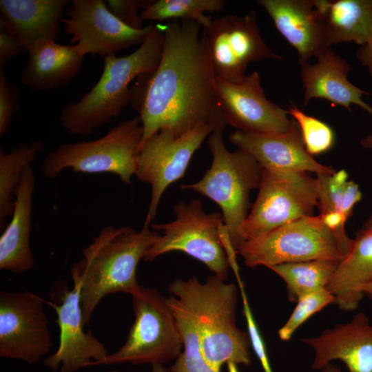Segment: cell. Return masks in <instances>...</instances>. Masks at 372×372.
<instances>
[{
	"label": "cell",
	"instance_id": "1",
	"mask_svg": "<svg viewBox=\"0 0 372 372\" xmlns=\"http://www.w3.org/2000/svg\"><path fill=\"white\" fill-rule=\"evenodd\" d=\"M132 94L138 112L143 144L162 129L180 136L197 125L223 132L225 122L208 45L198 22L175 19L165 25L161 57L156 70L145 74Z\"/></svg>",
	"mask_w": 372,
	"mask_h": 372
},
{
	"label": "cell",
	"instance_id": "2",
	"mask_svg": "<svg viewBox=\"0 0 372 372\" xmlns=\"http://www.w3.org/2000/svg\"><path fill=\"white\" fill-rule=\"evenodd\" d=\"M150 225L145 222L140 231L129 226H105L82 250V258L74 263L71 275L81 287L85 325L104 297L119 292L131 295L140 286L138 262L161 236Z\"/></svg>",
	"mask_w": 372,
	"mask_h": 372
},
{
	"label": "cell",
	"instance_id": "3",
	"mask_svg": "<svg viewBox=\"0 0 372 372\" xmlns=\"http://www.w3.org/2000/svg\"><path fill=\"white\" fill-rule=\"evenodd\" d=\"M225 281L213 275L204 282L197 277L177 278L168 286L169 292L194 316L203 355L218 372L230 362L245 366L251 363L249 334L236 324L238 289Z\"/></svg>",
	"mask_w": 372,
	"mask_h": 372
},
{
	"label": "cell",
	"instance_id": "4",
	"mask_svg": "<svg viewBox=\"0 0 372 372\" xmlns=\"http://www.w3.org/2000/svg\"><path fill=\"white\" fill-rule=\"evenodd\" d=\"M165 39V25H154L145 41L129 55L104 58L97 83L76 102L63 107L59 118L70 134L85 136L118 116L131 99L130 82L151 74L160 61Z\"/></svg>",
	"mask_w": 372,
	"mask_h": 372
},
{
	"label": "cell",
	"instance_id": "5",
	"mask_svg": "<svg viewBox=\"0 0 372 372\" xmlns=\"http://www.w3.org/2000/svg\"><path fill=\"white\" fill-rule=\"evenodd\" d=\"M222 134L214 131L209 137L212 163L202 178L180 188L196 192L220 207L229 243L236 253L242 243L239 229L251 208L249 194L259 188L263 168L243 150L229 151Z\"/></svg>",
	"mask_w": 372,
	"mask_h": 372
},
{
	"label": "cell",
	"instance_id": "6",
	"mask_svg": "<svg viewBox=\"0 0 372 372\" xmlns=\"http://www.w3.org/2000/svg\"><path fill=\"white\" fill-rule=\"evenodd\" d=\"M143 135L138 116L121 121L100 138L63 143L49 152L43 159L41 172L52 180L68 168L74 172L112 173L124 184L131 185Z\"/></svg>",
	"mask_w": 372,
	"mask_h": 372
},
{
	"label": "cell",
	"instance_id": "7",
	"mask_svg": "<svg viewBox=\"0 0 372 372\" xmlns=\"http://www.w3.org/2000/svg\"><path fill=\"white\" fill-rule=\"evenodd\" d=\"M131 296L134 320L126 341L98 365L163 364L176 360L183 343L167 298L156 289L141 285Z\"/></svg>",
	"mask_w": 372,
	"mask_h": 372
},
{
	"label": "cell",
	"instance_id": "8",
	"mask_svg": "<svg viewBox=\"0 0 372 372\" xmlns=\"http://www.w3.org/2000/svg\"><path fill=\"white\" fill-rule=\"evenodd\" d=\"M176 218L168 223H153L154 231H163L143 260H154L172 251H181L205 264L214 275L225 280L230 267L221 232L225 226L222 213L205 211L202 202L179 201L173 207Z\"/></svg>",
	"mask_w": 372,
	"mask_h": 372
},
{
	"label": "cell",
	"instance_id": "9",
	"mask_svg": "<svg viewBox=\"0 0 372 372\" xmlns=\"http://www.w3.org/2000/svg\"><path fill=\"white\" fill-rule=\"evenodd\" d=\"M318 202V180L311 173L263 169L257 198L239 229L241 242L314 216Z\"/></svg>",
	"mask_w": 372,
	"mask_h": 372
},
{
	"label": "cell",
	"instance_id": "10",
	"mask_svg": "<svg viewBox=\"0 0 372 372\" xmlns=\"http://www.w3.org/2000/svg\"><path fill=\"white\" fill-rule=\"evenodd\" d=\"M236 254L245 265H274L313 260L344 258L333 232L320 216L300 218L242 242Z\"/></svg>",
	"mask_w": 372,
	"mask_h": 372
},
{
	"label": "cell",
	"instance_id": "11",
	"mask_svg": "<svg viewBox=\"0 0 372 372\" xmlns=\"http://www.w3.org/2000/svg\"><path fill=\"white\" fill-rule=\"evenodd\" d=\"M216 79L238 83L247 75L249 64L281 60L262 38L254 10L244 16L226 14L203 28Z\"/></svg>",
	"mask_w": 372,
	"mask_h": 372
},
{
	"label": "cell",
	"instance_id": "12",
	"mask_svg": "<svg viewBox=\"0 0 372 372\" xmlns=\"http://www.w3.org/2000/svg\"><path fill=\"white\" fill-rule=\"evenodd\" d=\"M214 131L211 125L202 123L180 136L162 129L141 146L135 176L151 187V197L145 222L155 218L161 198L166 189L181 178L195 152Z\"/></svg>",
	"mask_w": 372,
	"mask_h": 372
},
{
	"label": "cell",
	"instance_id": "13",
	"mask_svg": "<svg viewBox=\"0 0 372 372\" xmlns=\"http://www.w3.org/2000/svg\"><path fill=\"white\" fill-rule=\"evenodd\" d=\"M43 300L27 291L0 292V357L37 362L52 346Z\"/></svg>",
	"mask_w": 372,
	"mask_h": 372
},
{
	"label": "cell",
	"instance_id": "14",
	"mask_svg": "<svg viewBox=\"0 0 372 372\" xmlns=\"http://www.w3.org/2000/svg\"><path fill=\"white\" fill-rule=\"evenodd\" d=\"M62 23L75 50L83 56L105 57L121 50L141 45L154 25L130 28L116 18L104 0H72Z\"/></svg>",
	"mask_w": 372,
	"mask_h": 372
},
{
	"label": "cell",
	"instance_id": "15",
	"mask_svg": "<svg viewBox=\"0 0 372 372\" xmlns=\"http://www.w3.org/2000/svg\"><path fill=\"white\" fill-rule=\"evenodd\" d=\"M68 290L64 282H58L51 291V298L59 304L54 309L59 328L57 350L43 362L53 372H76L81 369L97 366L109 354L102 342L92 333L85 332L81 300V287L74 282Z\"/></svg>",
	"mask_w": 372,
	"mask_h": 372
},
{
	"label": "cell",
	"instance_id": "16",
	"mask_svg": "<svg viewBox=\"0 0 372 372\" xmlns=\"http://www.w3.org/2000/svg\"><path fill=\"white\" fill-rule=\"evenodd\" d=\"M216 89L225 122L236 130L281 134L290 131L296 123L287 110L267 99L256 71L238 83L216 79Z\"/></svg>",
	"mask_w": 372,
	"mask_h": 372
},
{
	"label": "cell",
	"instance_id": "17",
	"mask_svg": "<svg viewBox=\"0 0 372 372\" xmlns=\"http://www.w3.org/2000/svg\"><path fill=\"white\" fill-rule=\"evenodd\" d=\"M229 140L250 154L263 168L273 171L333 174L336 170L318 162L307 151L300 128L293 127L281 134H257L235 130Z\"/></svg>",
	"mask_w": 372,
	"mask_h": 372
},
{
	"label": "cell",
	"instance_id": "18",
	"mask_svg": "<svg viewBox=\"0 0 372 372\" xmlns=\"http://www.w3.org/2000/svg\"><path fill=\"white\" fill-rule=\"evenodd\" d=\"M301 341L315 353L311 364L314 370L340 360L350 372H372V324L362 312L348 322L337 324L318 336Z\"/></svg>",
	"mask_w": 372,
	"mask_h": 372
},
{
	"label": "cell",
	"instance_id": "19",
	"mask_svg": "<svg viewBox=\"0 0 372 372\" xmlns=\"http://www.w3.org/2000/svg\"><path fill=\"white\" fill-rule=\"evenodd\" d=\"M275 27L296 50L300 65L317 58L329 46L314 0H258Z\"/></svg>",
	"mask_w": 372,
	"mask_h": 372
},
{
	"label": "cell",
	"instance_id": "20",
	"mask_svg": "<svg viewBox=\"0 0 372 372\" xmlns=\"http://www.w3.org/2000/svg\"><path fill=\"white\" fill-rule=\"evenodd\" d=\"M315 63L300 65V76L304 90V104L313 99H323L332 105H340L352 112L351 105L360 107L372 116V107L362 96L370 93L355 86L348 79L350 64L329 49L319 55Z\"/></svg>",
	"mask_w": 372,
	"mask_h": 372
},
{
	"label": "cell",
	"instance_id": "21",
	"mask_svg": "<svg viewBox=\"0 0 372 372\" xmlns=\"http://www.w3.org/2000/svg\"><path fill=\"white\" fill-rule=\"evenodd\" d=\"M28 61L21 74L22 84L34 92L65 87L80 72L84 56L72 45L40 39L28 45Z\"/></svg>",
	"mask_w": 372,
	"mask_h": 372
},
{
	"label": "cell",
	"instance_id": "22",
	"mask_svg": "<svg viewBox=\"0 0 372 372\" xmlns=\"http://www.w3.org/2000/svg\"><path fill=\"white\" fill-rule=\"evenodd\" d=\"M35 175L32 165L24 170L14 196L12 218L0 237V269L21 273L33 268L30 249L32 197Z\"/></svg>",
	"mask_w": 372,
	"mask_h": 372
},
{
	"label": "cell",
	"instance_id": "23",
	"mask_svg": "<svg viewBox=\"0 0 372 372\" xmlns=\"http://www.w3.org/2000/svg\"><path fill=\"white\" fill-rule=\"evenodd\" d=\"M70 0H1L0 25L28 47L40 39L56 41Z\"/></svg>",
	"mask_w": 372,
	"mask_h": 372
},
{
	"label": "cell",
	"instance_id": "24",
	"mask_svg": "<svg viewBox=\"0 0 372 372\" xmlns=\"http://www.w3.org/2000/svg\"><path fill=\"white\" fill-rule=\"evenodd\" d=\"M372 282V229L359 230L351 249L341 260L327 289L334 304L344 311L355 310L364 295V288Z\"/></svg>",
	"mask_w": 372,
	"mask_h": 372
},
{
	"label": "cell",
	"instance_id": "25",
	"mask_svg": "<svg viewBox=\"0 0 372 372\" xmlns=\"http://www.w3.org/2000/svg\"><path fill=\"white\" fill-rule=\"evenodd\" d=\"M330 48L366 43L372 31V0H314Z\"/></svg>",
	"mask_w": 372,
	"mask_h": 372
},
{
	"label": "cell",
	"instance_id": "26",
	"mask_svg": "<svg viewBox=\"0 0 372 372\" xmlns=\"http://www.w3.org/2000/svg\"><path fill=\"white\" fill-rule=\"evenodd\" d=\"M339 262L313 260L283 263L269 268L285 282L288 301L296 303L301 297L327 287Z\"/></svg>",
	"mask_w": 372,
	"mask_h": 372
},
{
	"label": "cell",
	"instance_id": "27",
	"mask_svg": "<svg viewBox=\"0 0 372 372\" xmlns=\"http://www.w3.org/2000/svg\"><path fill=\"white\" fill-rule=\"evenodd\" d=\"M45 149L42 141L21 144L5 153L0 151V229L6 225V218L14 210L12 196L25 169L35 161Z\"/></svg>",
	"mask_w": 372,
	"mask_h": 372
},
{
	"label": "cell",
	"instance_id": "28",
	"mask_svg": "<svg viewBox=\"0 0 372 372\" xmlns=\"http://www.w3.org/2000/svg\"><path fill=\"white\" fill-rule=\"evenodd\" d=\"M167 302L176 320L182 337L183 349L169 372H218L204 358L201 348L198 327L194 316L174 296L167 298Z\"/></svg>",
	"mask_w": 372,
	"mask_h": 372
},
{
	"label": "cell",
	"instance_id": "29",
	"mask_svg": "<svg viewBox=\"0 0 372 372\" xmlns=\"http://www.w3.org/2000/svg\"><path fill=\"white\" fill-rule=\"evenodd\" d=\"M223 0H158L152 1L140 13L144 20L163 21L175 19L194 21L207 28L211 17L207 13L218 12L223 9Z\"/></svg>",
	"mask_w": 372,
	"mask_h": 372
},
{
	"label": "cell",
	"instance_id": "30",
	"mask_svg": "<svg viewBox=\"0 0 372 372\" xmlns=\"http://www.w3.org/2000/svg\"><path fill=\"white\" fill-rule=\"evenodd\" d=\"M289 114L297 123L305 148L313 156L324 154L334 145L335 135L332 128L321 120L305 114L291 104L287 110Z\"/></svg>",
	"mask_w": 372,
	"mask_h": 372
},
{
	"label": "cell",
	"instance_id": "31",
	"mask_svg": "<svg viewBox=\"0 0 372 372\" xmlns=\"http://www.w3.org/2000/svg\"><path fill=\"white\" fill-rule=\"evenodd\" d=\"M330 304H334V298L326 287L301 297L287 322L278 329L279 338L289 340L304 322Z\"/></svg>",
	"mask_w": 372,
	"mask_h": 372
},
{
	"label": "cell",
	"instance_id": "32",
	"mask_svg": "<svg viewBox=\"0 0 372 372\" xmlns=\"http://www.w3.org/2000/svg\"><path fill=\"white\" fill-rule=\"evenodd\" d=\"M236 278L237 279L238 287L241 293L243 305L242 313L247 322L248 329L247 333L250 338L251 345L262 365L264 372H273L264 340L254 320L251 309L249 304L244 284L240 275L236 276Z\"/></svg>",
	"mask_w": 372,
	"mask_h": 372
},
{
	"label": "cell",
	"instance_id": "33",
	"mask_svg": "<svg viewBox=\"0 0 372 372\" xmlns=\"http://www.w3.org/2000/svg\"><path fill=\"white\" fill-rule=\"evenodd\" d=\"M21 107L18 89L6 79L4 70H0V136L8 130L14 115Z\"/></svg>",
	"mask_w": 372,
	"mask_h": 372
},
{
	"label": "cell",
	"instance_id": "34",
	"mask_svg": "<svg viewBox=\"0 0 372 372\" xmlns=\"http://www.w3.org/2000/svg\"><path fill=\"white\" fill-rule=\"evenodd\" d=\"M152 1L148 0H108L107 6L109 10L121 21L134 29L143 28V20L138 13Z\"/></svg>",
	"mask_w": 372,
	"mask_h": 372
},
{
	"label": "cell",
	"instance_id": "35",
	"mask_svg": "<svg viewBox=\"0 0 372 372\" xmlns=\"http://www.w3.org/2000/svg\"><path fill=\"white\" fill-rule=\"evenodd\" d=\"M28 52L27 45L17 37L0 25V70L13 57Z\"/></svg>",
	"mask_w": 372,
	"mask_h": 372
},
{
	"label": "cell",
	"instance_id": "36",
	"mask_svg": "<svg viewBox=\"0 0 372 372\" xmlns=\"http://www.w3.org/2000/svg\"><path fill=\"white\" fill-rule=\"evenodd\" d=\"M362 198L359 186L353 180H347L344 186L341 199V213L346 221L352 216L354 206Z\"/></svg>",
	"mask_w": 372,
	"mask_h": 372
},
{
	"label": "cell",
	"instance_id": "37",
	"mask_svg": "<svg viewBox=\"0 0 372 372\" xmlns=\"http://www.w3.org/2000/svg\"><path fill=\"white\" fill-rule=\"evenodd\" d=\"M355 55L357 60L367 69L372 78V31L369 41L360 45Z\"/></svg>",
	"mask_w": 372,
	"mask_h": 372
},
{
	"label": "cell",
	"instance_id": "38",
	"mask_svg": "<svg viewBox=\"0 0 372 372\" xmlns=\"http://www.w3.org/2000/svg\"><path fill=\"white\" fill-rule=\"evenodd\" d=\"M360 144L366 149H372V134H370L362 138L360 141Z\"/></svg>",
	"mask_w": 372,
	"mask_h": 372
},
{
	"label": "cell",
	"instance_id": "39",
	"mask_svg": "<svg viewBox=\"0 0 372 372\" xmlns=\"http://www.w3.org/2000/svg\"><path fill=\"white\" fill-rule=\"evenodd\" d=\"M107 372H119L117 370H112ZM152 372H169L163 364H155L152 365Z\"/></svg>",
	"mask_w": 372,
	"mask_h": 372
},
{
	"label": "cell",
	"instance_id": "40",
	"mask_svg": "<svg viewBox=\"0 0 372 372\" xmlns=\"http://www.w3.org/2000/svg\"><path fill=\"white\" fill-rule=\"evenodd\" d=\"M320 372H342V371L338 366L331 363H329L320 370Z\"/></svg>",
	"mask_w": 372,
	"mask_h": 372
},
{
	"label": "cell",
	"instance_id": "41",
	"mask_svg": "<svg viewBox=\"0 0 372 372\" xmlns=\"http://www.w3.org/2000/svg\"><path fill=\"white\" fill-rule=\"evenodd\" d=\"M364 295L372 300V282L366 285L363 289Z\"/></svg>",
	"mask_w": 372,
	"mask_h": 372
},
{
	"label": "cell",
	"instance_id": "42",
	"mask_svg": "<svg viewBox=\"0 0 372 372\" xmlns=\"http://www.w3.org/2000/svg\"><path fill=\"white\" fill-rule=\"evenodd\" d=\"M363 228L372 229V209L370 216L363 225Z\"/></svg>",
	"mask_w": 372,
	"mask_h": 372
},
{
	"label": "cell",
	"instance_id": "43",
	"mask_svg": "<svg viewBox=\"0 0 372 372\" xmlns=\"http://www.w3.org/2000/svg\"><path fill=\"white\" fill-rule=\"evenodd\" d=\"M227 366L228 372H239L237 364L234 362H230L227 363Z\"/></svg>",
	"mask_w": 372,
	"mask_h": 372
}]
</instances>
